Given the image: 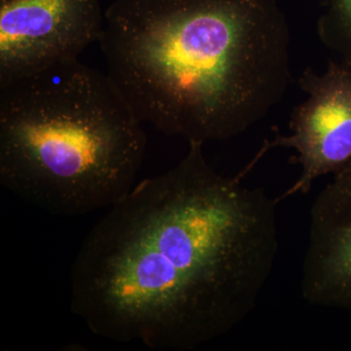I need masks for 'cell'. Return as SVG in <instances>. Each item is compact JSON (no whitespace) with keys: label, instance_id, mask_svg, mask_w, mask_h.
Instances as JSON below:
<instances>
[{"label":"cell","instance_id":"2","mask_svg":"<svg viewBox=\"0 0 351 351\" xmlns=\"http://www.w3.org/2000/svg\"><path fill=\"white\" fill-rule=\"evenodd\" d=\"M104 15L107 75L144 123L189 144L241 135L290 83L277 0H114Z\"/></svg>","mask_w":351,"mask_h":351},{"label":"cell","instance_id":"1","mask_svg":"<svg viewBox=\"0 0 351 351\" xmlns=\"http://www.w3.org/2000/svg\"><path fill=\"white\" fill-rule=\"evenodd\" d=\"M219 174L203 144L135 184L84 239L71 309L97 336L188 351L247 319L278 254L277 199Z\"/></svg>","mask_w":351,"mask_h":351},{"label":"cell","instance_id":"3","mask_svg":"<svg viewBox=\"0 0 351 351\" xmlns=\"http://www.w3.org/2000/svg\"><path fill=\"white\" fill-rule=\"evenodd\" d=\"M142 121L107 73L64 62L0 84V182L49 213L112 206L135 186Z\"/></svg>","mask_w":351,"mask_h":351},{"label":"cell","instance_id":"7","mask_svg":"<svg viewBox=\"0 0 351 351\" xmlns=\"http://www.w3.org/2000/svg\"><path fill=\"white\" fill-rule=\"evenodd\" d=\"M317 34L328 49L351 66V0H322Z\"/></svg>","mask_w":351,"mask_h":351},{"label":"cell","instance_id":"6","mask_svg":"<svg viewBox=\"0 0 351 351\" xmlns=\"http://www.w3.org/2000/svg\"><path fill=\"white\" fill-rule=\"evenodd\" d=\"M301 288L313 306L351 311V162L311 207Z\"/></svg>","mask_w":351,"mask_h":351},{"label":"cell","instance_id":"5","mask_svg":"<svg viewBox=\"0 0 351 351\" xmlns=\"http://www.w3.org/2000/svg\"><path fill=\"white\" fill-rule=\"evenodd\" d=\"M299 84L307 99L291 114V133H277L252 163L274 147L294 149L291 162L301 166L302 173L277 201L308 193L316 180L336 174L351 162V66L330 62L322 75L308 66Z\"/></svg>","mask_w":351,"mask_h":351},{"label":"cell","instance_id":"4","mask_svg":"<svg viewBox=\"0 0 351 351\" xmlns=\"http://www.w3.org/2000/svg\"><path fill=\"white\" fill-rule=\"evenodd\" d=\"M104 16L100 0H1L0 84L77 60Z\"/></svg>","mask_w":351,"mask_h":351}]
</instances>
